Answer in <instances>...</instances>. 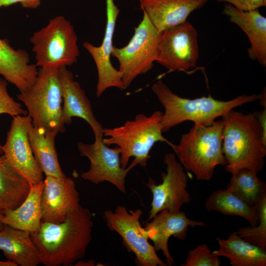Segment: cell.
Here are the masks:
<instances>
[{
    "instance_id": "cell-1",
    "label": "cell",
    "mask_w": 266,
    "mask_h": 266,
    "mask_svg": "<svg viewBox=\"0 0 266 266\" xmlns=\"http://www.w3.org/2000/svg\"><path fill=\"white\" fill-rule=\"evenodd\" d=\"M90 211L80 205L63 222H41L39 230L31 234L45 266H68L85 255L92 240L94 225Z\"/></svg>"
},
{
    "instance_id": "cell-2",
    "label": "cell",
    "mask_w": 266,
    "mask_h": 266,
    "mask_svg": "<svg viewBox=\"0 0 266 266\" xmlns=\"http://www.w3.org/2000/svg\"><path fill=\"white\" fill-rule=\"evenodd\" d=\"M223 150L226 170L242 168L256 173L265 166L266 142L261 125L253 113L244 114L231 110L222 117Z\"/></svg>"
},
{
    "instance_id": "cell-3",
    "label": "cell",
    "mask_w": 266,
    "mask_h": 266,
    "mask_svg": "<svg viewBox=\"0 0 266 266\" xmlns=\"http://www.w3.org/2000/svg\"><path fill=\"white\" fill-rule=\"evenodd\" d=\"M152 90L165 108L161 125L163 133L187 121L205 126L211 125L234 108L258 100L260 95H241L228 101L211 96L189 99L172 92L162 81L153 84Z\"/></svg>"
},
{
    "instance_id": "cell-4",
    "label": "cell",
    "mask_w": 266,
    "mask_h": 266,
    "mask_svg": "<svg viewBox=\"0 0 266 266\" xmlns=\"http://www.w3.org/2000/svg\"><path fill=\"white\" fill-rule=\"evenodd\" d=\"M223 126L222 119L208 126L194 123L181 136L178 145L167 143L188 173L192 172L198 180H210L217 166L226 165L223 150Z\"/></svg>"
},
{
    "instance_id": "cell-5",
    "label": "cell",
    "mask_w": 266,
    "mask_h": 266,
    "mask_svg": "<svg viewBox=\"0 0 266 266\" xmlns=\"http://www.w3.org/2000/svg\"><path fill=\"white\" fill-rule=\"evenodd\" d=\"M163 113L154 112L150 116L140 113L133 120L127 121L122 126L104 129V144L116 145L120 150L122 167L126 168L131 158L141 166H146L149 153L155 143L169 141L163 135L161 120Z\"/></svg>"
},
{
    "instance_id": "cell-6",
    "label": "cell",
    "mask_w": 266,
    "mask_h": 266,
    "mask_svg": "<svg viewBox=\"0 0 266 266\" xmlns=\"http://www.w3.org/2000/svg\"><path fill=\"white\" fill-rule=\"evenodd\" d=\"M17 97L26 106L33 125L56 135L65 132L60 69L39 68L33 85Z\"/></svg>"
},
{
    "instance_id": "cell-7",
    "label": "cell",
    "mask_w": 266,
    "mask_h": 266,
    "mask_svg": "<svg viewBox=\"0 0 266 266\" xmlns=\"http://www.w3.org/2000/svg\"><path fill=\"white\" fill-rule=\"evenodd\" d=\"M35 65L41 68H58L77 62L80 55L78 37L71 22L63 16L51 19L46 26L30 38Z\"/></svg>"
},
{
    "instance_id": "cell-8",
    "label": "cell",
    "mask_w": 266,
    "mask_h": 266,
    "mask_svg": "<svg viewBox=\"0 0 266 266\" xmlns=\"http://www.w3.org/2000/svg\"><path fill=\"white\" fill-rule=\"evenodd\" d=\"M143 12L142 20L135 28L128 43L122 48L113 46L111 56L119 63L125 89L138 75L150 70L155 62V54L159 33Z\"/></svg>"
},
{
    "instance_id": "cell-9",
    "label": "cell",
    "mask_w": 266,
    "mask_h": 266,
    "mask_svg": "<svg viewBox=\"0 0 266 266\" xmlns=\"http://www.w3.org/2000/svg\"><path fill=\"white\" fill-rule=\"evenodd\" d=\"M198 35L187 21L159 33L155 61L171 71L195 67L199 56Z\"/></svg>"
},
{
    "instance_id": "cell-10",
    "label": "cell",
    "mask_w": 266,
    "mask_h": 266,
    "mask_svg": "<svg viewBox=\"0 0 266 266\" xmlns=\"http://www.w3.org/2000/svg\"><path fill=\"white\" fill-rule=\"evenodd\" d=\"M142 214L140 209L128 212L125 206L120 205L114 211L105 210L103 217L109 230L117 232L129 251L134 253L138 265L166 266L148 241L147 233L139 221Z\"/></svg>"
},
{
    "instance_id": "cell-11",
    "label": "cell",
    "mask_w": 266,
    "mask_h": 266,
    "mask_svg": "<svg viewBox=\"0 0 266 266\" xmlns=\"http://www.w3.org/2000/svg\"><path fill=\"white\" fill-rule=\"evenodd\" d=\"M164 162L166 165V171L161 173L162 182L156 184L154 180L149 177L146 183L152 194L147 221L163 210L178 212L184 204L191 201V195L186 189L188 175L183 166L172 153L165 155Z\"/></svg>"
},
{
    "instance_id": "cell-12",
    "label": "cell",
    "mask_w": 266,
    "mask_h": 266,
    "mask_svg": "<svg viewBox=\"0 0 266 266\" xmlns=\"http://www.w3.org/2000/svg\"><path fill=\"white\" fill-rule=\"evenodd\" d=\"M77 148L80 155L88 158L90 163L89 170L81 174L83 179L96 185L107 181L121 192L127 193L126 176L137 165L132 161L128 166L122 167L121 152L118 146L109 148L100 139L95 140L92 144L80 141L77 143Z\"/></svg>"
},
{
    "instance_id": "cell-13",
    "label": "cell",
    "mask_w": 266,
    "mask_h": 266,
    "mask_svg": "<svg viewBox=\"0 0 266 266\" xmlns=\"http://www.w3.org/2000/svg\"><path fill=\"white\" fill-rule=\"evenodd\" d=\"M31 118L27 115L13 117L5 143L3 155L13 168L30 185L43 180V172L33 154L28 138Z\"/></svg>"
},
{
    "instance_id": "cell-14",
    "label": "cell",
    "mask_w": 266,
    "mask_h": 266,
    "mask_svg": "<svg viewBox=\"0 0 266 266\" xmlns=\"http://www.w3.org/2000/svg\"><path fill=\"white\" fill-rule=\"evenodd\" d=\"M106 24L101 44L96 46L85 42L83 45L93 58L98 71L96 95L100 97L108 88L116 87L125 90L121 74L111 63L113 38L120 9L114 0H106Z\"/></svg>"
},
{
    "instance_id": "cell-15",
    "label": "cell",
    "mask_w": 266,
    "mask_h": 266,
    "mask_svg": "<svg viewBox=\"0 0 266 266\" xmlns=\"http://www.w3.org/2000/svg\"><path fill=\"white\" fill-rule=\"evenodd\" d=\"M79 195L70 177L46 176L40 199L41 221L60 223L80 205Z\"/></svg>"
},
{
    "instance_id": "cell-16",
    "label": "cell",
    "mask_w": 266,
    "mask_h": 266,
    "mask_svg": "<svg viewBox=\"0 0 266 266\" xmlns=\"http://www.w3.org/2000/svg\"><path fill=\"white\" fill-rule=\"evenodd\" d=\"M151 220L145 224L144 229L149 239L153 241L155 250L162 251L167 265L170 266L175 262L168 249L170 237L184 240L189 227L206 226L204 222L191 220L184 212L181 211L171 213L167 210H163Z\"/></svg>"
},
{
    "instance_id": "cell-17",
    "label": "cell",
    "mask_w": 266,
    "mask_h": 266,
    "mask_svg": "<svg viewBox=\"0 0 266 266\" xmlns=\"http://www.w3.org/2000/svg\"><path fill=\"white\" fill-rule=\"evenodd\" d=\"M60 77L63 103L62 116L65 125H70L73 117L83 119L91 127L95 140L102 139L104 128L96 118L90 101L85 91L74 80L73 73L64 66L60 68Z\"/></svg>"
},
{
    "instance_id": "cell-18",
    "label": "cell",
    "mask_w": 266,
    "mask_h": 266,
    "mask_svg": "<svg viewBox=\"0 0 266 266\" xmlns=\"http://www.w3.org/2000/svg\"><path fill=\"white\" fill-rule=\"evenodd\" d=\"M140 6L159 33L185 22L208 0H139Z\"/></svg>"
},
{
    "instance_id": "cell-19",
    "label": "cell",
    "mask_w": 266,
    "mask_h": 266,
    "mask_svg": "<svg viewBox=\"0 0 266 266\" xmlns=\"http://www.w3.org/2000/svg\"><path fill=\"white\" fill-rule=\"evenodd\" d=\"M30 62L26 51L15 49L6 39L0 38V75L20 92L30 89L37 75V66Z\"/></svg>"
},
{
    "instance_id": "cell-20",
    "label": "cell",
    "mask_w": 266,
    "mask_h": 266,
    "mask_svg": "<svg viewBox=\"0 0 266 266\" xmlns=\"http://www.w3.org/2000/svg\"><path fill=\"white\" fill-rule=\"evenodd\" d=\"M223 13L229 20L239 26L247 34L251 46L248 49L249 57L266 66V18L258 9L243 11L226 3Z\"/></svg>"
},
{
    "instance_id": "cell-21",
    "label": "cell",
    "mask_w": 266,
    "mask_h": 266,
    "mask_svg": "<svg viewBox=\"0 0 266 266\" xmlns=\"http://www.w3.org/2000/svg\"><path fill=\"white\" fill-rule=\"evenodd\" d=\"M43 187V180L31 185L27 197L19 206L3 210V223L31 234L37 232L42 222L40 199Z\"/></svg>"
},
{
    "instance_id": "cell-22",
    "label": "cell",
    "mask_w": 266,
    "mask_h": 266,
    "mask_svg": "<svg viewBox=\"0 0 266 266\" xmlns=\"http://www.w3.org/2000/svg\"><path fill=\"white\" fill-rule=\"evenodd\" d=\"M0 250L5 257L17 266H36L40 255L31 233L8 226L0 231Z\"/></svg>"
},
{
    "instance_id": "cell-23",
    "label": "cell",
    "mask_w": 266,
    "mask_h": 266,
    "mask_svg": "<svg viewBox=\"0 0 266 266\" xmlns=\"http://www.w3.org/2000/svg\"><path fill=\"white\" fill-rule=\"evenodd\" d=\"M57 135L46 130L33 125L28 132V138L34 158L46 176L59 178L66 177L63 171L55 148Z\"/></svg>"
},
{
    "instance_id": "cell-24",
    "label": "cell",
    "mask_w": 266,
    "mask_h": 266,
    "mask_svg": "<svg viewBox=\"0 0 266 266\" xmlns=\"http://www.w3.org/2000/svg\"><path fill=\"white\" fill-rule=\"evenodd\" d=\"M216 239L219 248L212 253L229 259L232 266H266V249L246 241L235 232L227 239Z\"/></svg>"
},
{
    "instance_id": "cell-25",
    "label": "cell",
    "mask_w": 266,
    "mask_h": 266,
    "mask_svg": "<svg viewBox=\"0 0 266 266\" xmlns=\"http://www.w3.org/2000/svg\"><path fill=\"white\" fill-rule=\"evenodd\" d=\"M30 187L28 181L1 155L0 156V208L4 210L17 208L27 197Z\"/></svg>"
},
{
    "instance_id": "cell-26",
    "label": "cell",
    "mask_w": 266,
    "mask_h": 266,
    "mask_svg": "<svg viewBox=\"0 0 266 266\" xmlns=\"http://www.w3.org/2000/svg\"><path fill=\"white\" fill-rule=\"evenodd\" d=\"M204 206L208 211L242 217L246 219L251 226L259 223L257 206L249 204L227 189H220L213 192L206 200Z\"/></svg>"
},
{
    "instance_id": "cell-27",
    "label": "cell",
    "mask_w": 266,
    "mask_h": 266,
    "mask_svg": "<svg viewBox=\"0 0 266 266\" xmlns=\"http://www.w3.org/2000/svg\"><path fill=\"white\" fill-rule=\"evenodd\" d=\"M232 176L227 190L252 206L256 205L266 196V184L256 172L238 168L230 172Z\"/></svg>"
},
{
    "instance_id": "cell-28",
    "label": "cell",
    "mask_w": 266,
    "mask_h": 266,
    "mask_svg": "<svg viewBox=\"0 0 266 266\" xmlns=\"http://www.w3.org/2000/svg\"><path fill=\"white\" fill-rule=\"evenodd\" d=\"M256 206L259 224L254 226L240 228L235 233L246 241L266 249V196Z\"/></svg>"
},
{
    "instance_id": "cell-29",
    "label": "cell",
    "mask_w": 266,
    "mask_h": 266,
    "mask_svg": "<svg viewBox=\"0 0 266 266\" xmlns=\"http://www.w3.org/2000/svg\"><path fill=\"white\" fill-rule=\"evenodd\" d=\"M221 261L206 244L198 245L189 251L184 264L181 266H219Z\"/></svg>"
},
{
    "instance_id": "cell-30",
    "label": "cell",
    "mask_w": 266,
    "mask_h": 266,
    "mask_svg": "<svg viewBox=\"0 0 266 266\" xmlns=\"http://www.w3.org/2000/svg\"><path fill=\"white\" fill-rule=\"evenodd\" d=\"M28 112L22 104L16 101L8 94L7 83L5 80L0 81V114H7L13 117L27 115ZM3 154L2 145L0 143V155Z\"/></svg>"
},
{
    "instance_id": "cell-31",
    "label": "cell",
    "mask_w": 266,
    "mask_h": 266,
    "mask_svg": "<svg viewBox=\"0 0 266 266\" xmlns=\"http://www.w3.org/2000/svg\"><path fill=\"white\" fill-rule=\"evenodd\" d=\"M218 1L227 2L243 11L258 9L266 6V0H218Z\"/></svg>"
},
{
    "instance_id": "cell-32",
    "label": "cell",
    "mask_w": 266,
    "mask_h": 266,
    "mask_svg": "<svg viewBox=\"0 0 266 266\" xmlns=\"http://www.w3.org/2000/svg\"><path fill=\"white\" fill-rule=\"evenodd\" d=\"M19 3L25 8L35 9L41 4V0H0V8Z\"/></svg>"
},
{
    "instance_id": "cell-33",
    "label": "cell",
    "mask_w": 266,
    "mask_h": 266,
    "mask_svg": "<svg viewBox=\"0 0 266 266\" xmlns=\"http://www.w3.org/2000/svg\"><path fill=\"white\" fill-rule=\"evenodd\" d=\"M253 113L261 125L263 131V139L264 141L266 142V108H265L264 110L255 111Z\"/></svg>"
},
{
    "instance_id": "cell-34",
    "label": "cell",
    "mask_w": 266,
    "mask_h": 266,
    "mask_svg": "<svg viewBox=\"0 0 266 266\" xmlns=\"http://www.w3.org/2000/svg\"><path fill=\"white\" fill-rule=\"evenodd\" d=\"M75 265V266H95V262L93 260H90L87 262H84L82 261H78Z\"/></svg>"
},
{
    "instance_id": "cell-35",
    "label": "cell",
    "mask_w": 266,
    "mask_h": 266,
    "mask_svg": "<svg viewBox=\"0 0 266 266\" xmlns=\"http://www.w3.org/2000/svg\"><path fill=\"white\" fill-rule=\"evenodd\" d=\"M265 89L264 90L262 94L260 95L259 99L260 100V105L266 107V92Z\"/></svg>"
},
{
    "instance_id": "cell-36",
    "label": "cell",
    "mask_w": 266,
    "mask_h": 266,
    "mask_svg": "<svg viewBox=\"0 0 266 266\" xmlns=\"http://www.w3.org/2000/svg\"><path fill=\"white\" fill-rule=\"evenodd\" d=\"M0 266H17L14 263L7 260L6 261H0Z\"/></svg>"
},
{
    "instance_id": "cell-37",
    "label": "cell",
    "mask_w": 266,
    "mask_h": 266,
    "mask_svg": "<svg viewBox=\"0 0 266 266\" xmlns=\"http://www.w3.org/2000/svg\"><path fill=\"white\" fill-rule=\"evenodd\" d=\"M3 216V211L0 208V231H1L6 226L2 222Z\"/></svg>"
},
{
    "instance_id": "cell-38",
    "label": "cell",
    "mask_w": 266,
    "mask_h": 266,
    "mask_svg": "<svg viewBox=\"0 0 266 266\" xmlns=\"http://www.w3.org/2000/svg\"><path fill=\"white\" fill-rule=\"evenodd\" d=\"M2 79L0 77V81Z\"/></svg>"
}]
</instances>
